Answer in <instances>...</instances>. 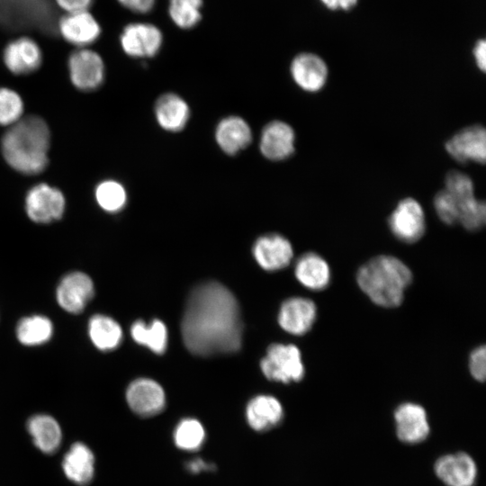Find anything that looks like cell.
I'll use <instances>...</instances> for the list:
<instances>
[{
	"mask_svg": "<svg viewBox=\"0 0 486 486\" xmlns=\"http://www.w3.org/2000/svg\"><path fill=\"white\" fill-rule=\"evenodd\" d=\"M187 349L197 356L233 353L241 346L238 303L221 284L207 282L190 292L181 324Z\"/></svg>",
	"mask_w": 486,
	"mask_h": 486,
	"instance_id": "cell-1",
	"label": "cell"
},
{
	"mask_svg": "<svg viewBox=\"0 0 486 486\" xmlns=\"http://www.w3.org/2000/svg\"><path fill=\"white\" fill-rule=\"evenodd\" d=\"M50 132L46 122L36 115L21 118L2 139L7 164L24 175H37L47 166Z\"/></svg>",
	"mask_w": 486,
	"mask_h": 486,
	"instance_id": "cell-2",
	"label": "cell"
},
{
	"mask_svg": "<svg viewBox=\"0 0 486 486\" xmlns=\"http://www.w3.org/2000/svg\"><path fill=\"white\" fill-rule=\"evenodd\" d=\"M361 290L375 304L397 307L410 284L412 274L400 259L392 256H378L363 265L356 275Z\"/></svg>",
	"mask_w": 486,
	"mask_h": 486,
	"instance_id": "cell-3",
	"label": "cell"
},
{
	"mask_svg": "<svg viewBox=\"0 0 486 486\" xmlns=\"http://www.w3.org/2000/svg\"><path fill=\"white\" fill-rule=\"evenodd\" d=\"M0 24L10 30H58L52 0H0Z\"/></svg>",
	"mask_w": 486,
	"mask_h": 486,
	"instance_id": "cell-4",
	"label": "cell"
},
{
	"mask_svg": "<svg viewBox=\"0 0 486 486\" xmlns=\"http://www.w3.org/2000/svg\"><path fill=\"white\" fill-rule=\"evenodd\" d=\"M260 365L267 379L284 383L301 381L305 372L300 349L294 345H271Z\"/></svg>",
	"mask_w": 486,
	"mask_h": 486,
	"instance_id": "cell-5",
	"label": "cell"
},
{
	"mask_svg": "<svg viewBox=\"0 0 486 486\" xmlns=\"http://www.w3.org/2000/svg\"><path fill=\"white\" fill-rule=\"evenodd\" d=\"M392 233L400 241L413 243L425 233L426 221L422 206L413 198L400 200L388 220Z\"/></svg>",
	"mask_w": 486,
	"mask_h": 486,
	"instance_id": "cell-6",
	"label": "cell"
},
{
	"mask_svg": "<svg viewBox=\"0 0 486 486\" xmlns=\"http://www.w3.org/2000/svg\"><path fill=\"white\" fill-rule=\"evenodd\" d=\"M66 201L60 190L48 184L33 186L25 198L28 217L37 223H50L59 220L65 211Z\"/></svg>",
	"mask_w": 486,
	"mask_h": 486,
	"instance_id": "cell-7",
	"label": "cell"
},
{
	"mask_svg": "<svg viewBox=\"0 0 486 486\" xmlns=\"http://www.w3.org/2000/svg\"><path fill=\"white\" fill-rule=\"evenodd\" d=\"M72 84L79 90L92 91L98 88L104 78V65L100 55L88 49L74 51L68 59Z\"/></svg>",
	"mask_w": 486,
	"mask_h": 486,
	"instance_id": "cell-8",
	"label": "cell"
},
{
	"mask_svg": "<svg viewBox=\"0 0 486 486\" xmlns=\"http://www.w3.org/2000/svg\"><path fill=\"white\" fill-rule=\"evenodd\" d=\"M446 149L457 162L484 164L486 160V131L482 125L462 129L446 142Z\"/></svg>",
	"mask_w": 486,
	"mask_h": 486,
	"instance_id": "cell-9",
	"label": "cell"
},
{
	"mask_svg": "<svg viewBox=\"0 0 486 486\" xmlns=\"http://www.w3.org/2000/svg\"><path fill=\"white\" fill-rule=\"evenodd\" d=\"M120 40L127 55L133 58H151L159 51L163 36L161 31L153 24L134 22L124 27Z\"/></svg>",
	"mask_w": 486,
	"mask_h": 486,
	"instance_id": "cell-10",
	"label": "cell"
},
{
	"mask_svg": "<svg viewBox=\"0 0 486 486\" xmlns=\"http://www.w3.org/2000/svg\"><path fill=\"white\" fill-rule=\"evenodd\" d=\"M94 294V287L90 276L82 272H72L59 282L56 298L64 310L78 314L84 310Z\"/></svg>",
	"mask_w": 486,
	"mask_h": 486,
	"instance_id": "cell-11",
	"label": "cell"
},
{
	"mask_svg": "<svg viewBox=\"0 0 486 486\" xmlns=\"http://www.w3.org/2000/svg\"><path fill=\"white\" fill-rule=\"evenodd\" d=\"M395 432L405 444L423 442L429 435L430 426L425 409L414 402H404L394 411Z\"/></svg>",
	"mask_w": 486,
	"mask_h": 486,
	"instance_id": "cell-12",
	"label": "cell"
},
{
	"mask_svg": "<svg viewBox=\"0 0 486 486\" xmlns=\"http://www.w3.org/2000/svg\"><path fill=\"white\" fill-rule=\"evenodd\" d=\"M434 470L436 477L446 486H473L478 475L475 461L464 452L439 457Z\"/></svg>",
	"mask_w": 486,
	"mask_h": 486,
	"instance_id": "cell-13",
	"label": "cell"
},
{
	"mask_svg": "<svg viewBox=\"0 0 486 486\" xmlns=\"http://www.w3.org/2000/svg\"><path fill=\"white\" fill-rule=\"evenodd\" d=\"M126 400L133 412L142 417L154 416L165 407L166 396L162 387L151 379L140 378L127 388Z\"/></svg>",
	"mask_w": 486,
	"mask_h": 486,
	"instance_id": "cell-14",
	"label": "cell"
},
{
	"mask_svg": "<svg viewBox=\"0 0 486 486\" xmlns=\"http://www.w3.org/2000/svg\"><path fill=\"white\" fill-rule=\"evenodd\" d=\"M294 141V131L289 124L282 121H272L262 130L259 148L267 159L280 161L292 155Z\"/></svg>",
	"mask_w": 486,
	"mask_h": 486,
	"instance_id": "cell-15",
	"label": "cell"
},
{
	"mask_svg": "<svg viewBox=\"0 0 486 486\" xmlns=\"http://www.w3.org/2000/svg\"><path fill=\"white\" fill-rule=\"evenodd\" d=\"M58 30L67 41L80 48L93 43L101 33L100 25L87 10L68 13L58 20Z\"/></svg>",
	"mask_w": 486,
	"mask_h": 486,
	"instance_id": "cell-16",
	"label": "cell"
},
{
	"mask_svg": "<svg viewBox=\"0 0 486 486\" xmlns=\"http://www.w3.org/2000/svg\"><path fill=\"white\" fill-rule=\"evenodd\" d=\"M253 255L262 268L275 271L290 264L293 251L291 243L284 237L268 234L255 242Z\"/></svg>",
	"mask_w": 486,
	"mask_h": 486,
	"instance_id": "cell-17",
	"label": "cell"
},
{
	"mask_svg": "<svg viewBox=\"0 0 486 486\" xmlns=\"http://www.w3.org/2000/svg\"><path fill=\"white\" fill-rule=\"evenodd\" d=\"M316 314V305L311 300L293 297L282 304L278 321L282 328L288 333L303 335L312 327Z\"/></svg>",
	"mask_w": 486,
	"mask_h": 486,
	"instance_id": "cell-18",
	"label": "cell"
},
{
	"mask_svg": "<svg viewBox=\"0 0 486 486\" xmlns=\"http://www.w3.org/2000/svg\"><path fill=\"white\" fill-rule=\"evenodd\" d=\"M291 75L295 84L304 91L318 92L325 86L328 68L322 58L312 53L297 55L291 64Z\"/></svg>",
	"mask_w": 486,
	"mask_h": 486,
	"instance_id": "cell-19",
	"label": "cell"
},
{
	"mask_svg": "<svg viewBox=\"0 0 486 486\" xmlns=\"http://www.w3.org/2000/svg\"><path fill=\"white\" fill-rule=\"evenodd\" d=\"M4 61L7 68L15 75L29 74L40 66L41 51L32 39L21 37L5 47Z\"/></svg>",
	"mask_w": 486,
	"mask_h": 486,
	"instance_id": "cell-20",
	"label": "cell"
},
{
	"mask_svg": "<svg viewBox=\"0 0 486 486\" xmlns=\"http://www.w3.org/2000/svg\"><path fill=\"white\" fill-rule=\"evenodd\" d=\"M215 140L222 151L235 155L247 148L252 140V131L248 123L239 116L222 119L215 130Z\"/></svg>",
	"mask_w": 486,
	"mask_h": 486,
	"instance_id": "cell-21",
	"label": "cell"
},
{
	"mask_svg": "<svg viewBox=\"0 0 486 486\" xmlns=\"http://www.w3.org/2000/svg\"><path fill=\"white\" fill-rule=\"evenodd\" d=\"M155 116L162 129L177 132L185 127L190 118V108L178 94L166 93L156 101Z\"/></svg>",
	"mask_w": 486,
	"mask_h": 486,
	"instance_id": "cell-22",
	"label": "cell"
},
{
	"mask_svg": "<svg viewBox=\"0 0 486 486\" xmlns=\"http://www.w3.org/2000/svg\"><path fill=\"white\" fill-rule=\"evenodd\" d=\"M62 469L74 483L87 485L94 474V455L92 450L84 443H74L64 455Z\"/></svg>",
	"mask_w": 486,
	"mask_h": 486,
	"instance_id": "cell-23",
	"label": "cell"
},
{
	"mask_svg": "<svg viewBox=\"0 0 486 486\" xmlns=\"http://www.w3.org/2000/svg\"><path fill=\"white\" fill-rule=\"evenodd\" d=\"M248 425L256 431H266L276 427L284 418L280 401L270 395L253 398L246 409Z\"/></svg>",
	"mask_w": 486,
	"mask_h": 486,
	"instance_id": "cell-24",
	"label": "cell"
},
{
	"mask_svg": "<svg viewBox=\"0 0 486 486\" xmlns=\"http://www.w3.org/2000/svg\"><path fill=\"white\" fill-rule=\"evenodd\" d=\"M294 273L297 280L306 288L320 291L330 281V269L324 258L310 252L302 255L296 262Z\"/></svg>",
	"mask_w": 486,
	"mask_h": 486,
	"instance_id": "cell-25",
	"label": "cell"
},
{
	"mask_svg": "<svg viewBox=\"0 0 486 486\" xmlns=\"http://www.w3.org/2000/svg\"><path fill=\"white\" fill-rule=\"evenodd\" d=\"M27 430L36 447L45 454H53L61 444L60 426L50 415L32 416L27 422Z\"/></svg>",
	"mask_w": 486,
	"mask_h": 486,
	"instance_id": "cell-26",
	"label": "cell"
},
{
	"mask_svg": "<svg viewBox=\"0 0 486 486\" xmlns=\"http://www.w3.org/2000/svg\"><path fill=\"white\" fill-rule=\"evenodd\" d=\"M88 335L96 348L109 351L120 345L122 331L120 325L112 318L96 314L89 320Z\"/></svg>",
	"mask_w": 486,
	"mask_h": 486,
	"instance_id": "cell-27",
	"label": "cell"
},
{
	"mask_svg": "<svg viewBox=\"0 0 486 486\" xmlns=\"http://www.w3.org/2000/svg\"><path fill=\"white\" fill-rule=\"evenodd\" d=\"M53 324L45 316L33 315L24 317L17 324L16 337L20 343L28 346H39L50 339Z\"/></svg>",
	"mask_w": 486,
	"mask_h": 486,
	"instance_id": "cell-28",
	"label": "cell"
},
{
	"mask_svg": "<svg viewBox=\"0 0 486 486\" xmlns=\"http://www.w3.org/2000/svg\"><path fill=\"white\" fill-rule=\"evenodd\" d=\"M132 338L139 344L148 346L157 354H162L167 344V331L165 324L154 320L147 326L142 320L134 322L130 328Z\"/></svg>",
	"mask_w": 486,
	"mask_h": 486,
	"instance_id": "cell-29",
	"label": "cell"
},
{
	"mask_svg": "<svg viewBox=\"0 0 486 486\" xmlns=\"http://www.w3.org/2000/svg\"><path fill=\"white\" fill-rule=\"evenodd\" d=\"M175 445L182 450L199 449L205 440V430L195 418H184L176 427L173 434Z\"/></svg>",
	"mask_w": 486,
	"mask_h": 486,
	"instance_id": "cell-30",
	"label": "cell"
},
{
	"mask_svg": "<svg viewBox=\"0 0 486 486\" xmlns=\"http://www.w3.org/2000/svg\"><path fill=\"white\" fill-rule=\"evenodd\" d=\"M98 205L107 212H120L127 202V193L124 186L114 180L101 182L94 191Z\"/></svg>",
	"mask_w": 486,
	"mask_h": 486,
	"instance_id": "cell-31",
	"label": "cell"
},
{
	"mask_svg": "<svg viewBox=\"0 0 486 486\" xmlns=\"http://www.w3.org/2000/svg\"><path fill=\"white\" fill-rule=\"evenodd\" d=\"M202 0H169L168 13L178 27L190 29L202 19Z\"/></svg>",
	"mask_w": 486,
	"mask_h": 486,
	"instance_id": "cell-32",
	"label": "cell"
},
{
	"mask_svg": "<svg viewBox=\"0 0 486 486\" xmlns=\"http://www.w3.org/2000/svg\"><path fill=\"white\" fill-rule=\"evenodd\" d=\"M458 222L466 230L474 231L482 228L486 220V206L475 196L459 202Z\"/></svg>",
	"mask_w": 486,
	"mask_h": 486,
	"instance_id": "cell-33",
	"label": "cell"
},
{
	"mask_svg": "<svg viewBox=\"0 0 486 486\" xmlns=\"http://www.w3.org/2000/svg\"><path fill=\"white\" fill-rule=\"evenodd\" d=\"M23 113V102L15 91L0 88V125H13Z\"/></svg>",
	"mask_w": 486,
	"mask_h": 486,
	"instance_id": "cell-34",
	"label": "cell"
},
{
	"mask_svg": "<svg viewBox=\"0 0 486 486\" xmlns=\"http://www.w3.org/2000/svg\"><path fill=\"white\" fill-rule=\"evenodd\" d=\"M445 188L457 202L474 196V187L471 177L462 172L452 170L445 179Z\"/></svg>",
	"mask_w": 486,
	"mask_h": 486,
	"instance_id": "cell-35",
	"label": "cell"
},
{
	"mask_svg": "<svg viewBox=\"0 0 486 486\" xmlns=\"http://www.w3.org/2000/svg\"><path fill=\"white\" fill-rule=\"evenodd\" d=\"M434 207L439 219L448 225L458 222V204L446 190H440L434 198Z\"/></svg>",
	"mask_w": 486,
	"mask_h": 486,
	"instance_id": "cell-36",
	"label": "cell"
},
{
	"mask_svg": "<svg viewBox=\"0 0 486 486\" xmlns=\"http://www.w3.org/2000/svg\"><path fill=\"white\" fill-rule=\"evenodd\" d=\"M469 369L471 374L479 382L485 380L486 348L484 346L476 347L470 355Z\"/></svg>",
	"mask_w": 486,
	"mask_h": 486,
	"instance_id": "cell-37",
	"label": "cell"
},
{
	"mask_svg": "<svg viewBox=\"0 0 486 486\" xmlns=\"http://www.w3.org/2000/svg\"><path fill=\"white\" fill-rule=\"evenodd\" d=\"M119 3L131 12L146 14L150 12L156 0H118Z\"/></svg>",
	"mask_w": 486,
	"mask_h": 486,
	"instance_id": "cell-38",
	"label": "cell"
},
{
	"mask_svg": "<svg viewBox=\"0 0 486 486\" xmlns=\"http://www.w3.org/2000/svg\"><path fill=\"white\" fill-rule=\"evenodd\" d=\"M56 4L68 13L86 11L93 0H55Z\"/></svg>",
	"mask_w": 486,
	"mask_h": 486,
	"instance_id": "cell-39",
	"label": "cell"
},
{
	"mask_svg": "<svg viewBox=\"0 0 486 486\" xmlns=\"http://www.w3.org/2000/svg\"><path fill=\"white\" fill-rule=\"evenodd\" d=\"M473 56L476 62L477 67L482 72L485 71L486 68V43L485 40H480L476 42L474 49H473Z\"/></svg>",
	"mask_w": 486,
	"mask_h": 486,
	"instance_id": "cell-40",
	"label": "cell"
},
{
	"mask_svg": "<svg viewBox=\"0 0 486 486\" xmlns=\"http://www.w3.org/2000/svg\"><path fill=\"white\" fill-rule=\"evenodd\" d=\"M328 8L332 10H348L357 0H320Z\"/></svg>",
	"mask_w": 486,
	"mask_h": 486,
	"instance_id": "cell-41",
	"label": "cell"
},
{
	"mask_svg": "<svg viewBox=\"0 0 486 486\" xmlns=\"http://www.w3.org/2000/svg\"><path fill=\"white\" fill-rule=\"evenodd\" d=\"M186 466L191 472H200L203 470H212L213 467V465L204 462L200 458L190 461L189 463H187Z\"/></svg>",
	"mask_w": 486,
	"mask_h": 486,
	"instance_id": "cell-42",
	"label": "cell"
}]
</instances>
